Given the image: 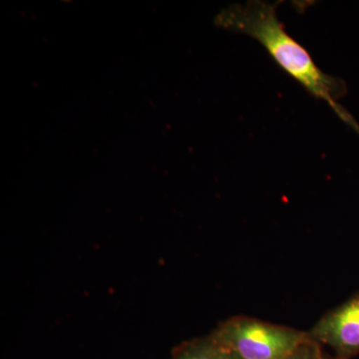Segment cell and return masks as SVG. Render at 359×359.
I'll use <instances>...</instances> for the list:
<instances>
[{
    "label": "cell",
    "instance_id": "5",
    "mask_svg": "<svg viewBox=\"0 0 359 359\" xmlns=\"http://www.w3.org/2000/svg\"><path fill=\"white\" fill-rule=\"evenodd\" d=\"M289 359H330L325 355L321 346L318 341L311 339L309 334L308 339L297 347Z\"/></svg>",
    "mask_w": 359,
    "mask_h": 359
},
{
    "label": "cell",
    "instance_id": "6",
    "mask_svg": "<svg viewBox=\"0 0 359 359\" xmlns=\"http://www.w3.org/2000/svg\"><path fill=\"white\" fill-rule=\"evenodd\" d=\"M224 359H241V358H238V356L233 355V354L228 353V351H226V358H224Z\"/></svg>",
    "mask_w": 359,
    "mask_h": 359
},
{
    "label": "cell",
    "instance_id": "2",
    "mask_svg": "<svg viewBox=\"0 0 359 359\" xmlns=\"http://www.w3.org/2000/svg\"><path fill=\"white\" fill-rule=\"evenodd\" d=\"M211 335L224 351L241 359H289L308 339L309 332L235 316L221 323Z\"/></svg>",
    "mask_w": 359,
    "mask_h": 359
},
{
    "label": "cell",
    "instance_id": "3",
    "mask_svg": "<svg viewBox=\"0 0 359 359\" xmlns=\"http://www.w3.org/2000/svg\"><path fill=\"white\" fill-rule=\"evenodd\" d=\"M309 334L311 339L334 349L337 359L359 354V292L325 313Z\"/></svg>",
    "mask_w": 359,
    "mask_h": 359
},
{
    "label": "cell",
    "instance_id": "1",
    "mask_svg": "<svg viewBox=\"0 0 359 359\" xmlns=\"http://www.w3.org/2000/svg\"><path fill=\"white\" fill-rule=\"evenodd\" d=\"M282 1L250 0L226 7L215 18V25L243 33L257 40L280 69L294 78L314 98L325 101L346 124L359 134V126L339 103L346 93L344 82L316 65L309 52L290 35L278 15Z\"/></svg>",
    "mask_w": 359,
    "mask_h": 359
},
{
    "label": "cell",
    "instance_id": "4",
    "mask_svg": "<svg viewBox=\"0 0 359 359\" xmlns=\"http://www.w3.org/2000/svg\"><path fill=\"white\" fill-rule=\"evenodd\" d=\"M226 351L212 335L189 342L176 351L172 359H224Z\"/></svg>",
    "mask_w": 359,
    "mask_h": 359
},
{
    "label": "cell",
    "instance_id": "7",
    "mask_svg": "<svg viewBox=\"0 0 359 359\" xmlns=\"http://www.w3.org/2000/svg\"></svg>",
    "mask_w": 359,
    "mask_h": 359
}]
</instances>
